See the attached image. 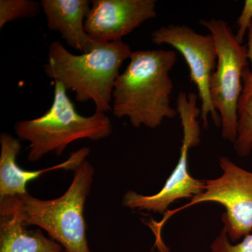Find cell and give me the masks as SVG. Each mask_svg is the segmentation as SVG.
Masks as SVG:
<instances>
[{
    "label": "cell",
    "mask_w": 252,
    "mask_h": 252,
    "mask_svg": "<svg viewBox=\"0 0 252 252\" xmlns=\"http://www.w3.org/2000/svg\"><path fill=\"white\" fill-rule=\"evenodd\" d=\"M198 96L194 93L180 92L177 99V112L180 116L183 139L178 162L160 191L143 195L134 190L126 192L122 205L131 210L165 213L176 200L193 198L202 193L205 181L194 178L189 170V151L200 142V127L198 120L201 109L197 105Z\"/></svg>",
    "instance_id": "52a82bcc"
},
{
    "label": "cell",
    "mask_w": 252,
    "mask_h": 252,
    "mask_svg": "<svg viewBox=\"0 0 252 252\" xmlns=\"http://www.w3.org/2000/svg\"><path fill=\"white\" fill-rule=\"evenodd\" d=\"M210 252H252V233L244 237L240 243L233 245L223 228L210 245Z\"/></svg>",
    "instance_id": "9a60e30c"
},
{
    "label": "cell",
    "mask_w": 252,
    "mask_h": 252,
    "mask_svg": "<svg viewBox=\"0 0 252 252\" xmlns=\"http://www.w3.org/2000/svg\"><path fill=\"white\" fill-rule=\"evenodd\" d=\"M222 175L213 180L205 181L203 193L190 199L189 203L175 210H167L160 221L148 223L152 228L155 242L162 243L163 225L177 212L203 203H217L225 207L222 215L223 227L231 241L244 238L252 230V172L248 171L230 160L220 158Z\"/></svg>",
    "instance_id": "5b68a950"
},
{
    "label": "cell",
    "mask_w": 252,
    "mask_h": 252,
    "mask_svg": "<svg viewBox=\"0 0 252 252\" xmlns=\"http://www.w3.org/2000/svg\"><path fill=\"white\" fill-rule=\"evenodd\" d=\"M41 3L33 0H0V29L15 20L35 17Z\"/></svg>",
    "instance_id": "5bb4252c"
},
{
    "label": "cell",
    "mask_w": 252,
    "mask_h": 252,
    "mask_svg": "<svg viewBox=\"0 0 252 252\" xmlns=\"http://www.w3.org/2000/svg\"><path fill=\"white\" fill-rule=\"evenodd\" d=\"M89 0H41L50 31L59 32L67 45L89 53L95 46L94 41L86 32L84 23L91 9Z\"/></svg>",
    "instance_id": "8fae6325"
},
{
    "label": "cell",
    "mask_w": 252,
    "mask_h": 252,
    "mask_svg": "<svg viewBox=\"0 0 252 252\" xmlns=\"http://www.w3.org/2000/svg\"><path fill=\"white\" fill-rule=\"evenodd\" d=\"M200 23L210 32L217 49V67L210 79L212 104L220 114L222 137L234 143L243 73L248 67V48L239 44L229 25L223 20L211 18Z\"/></svg>",
    "instance_id": "8992f818"
},
{
    "label": "cell",
    "mask_w": 252,
    "mask_h": 252,
    "mask_svg": "<svg viewBox=\"0 0 252 252\" xmlns=\"http://www.w3.org/2000/svg\"><path fill=\"white\" fill-rule=\"evenodd\" d=\"M152 41L157 45L168 44L182 55L190 70V81L198 89L203 127H208L209 115L220 127V114L212 104L210 92V77L217 63L216 46L211 34H198L187 26L168 25L154 31Z\"/></svg>",
    "instance_id": "ba28073f"
},
{
    "label": "cell",
    "mask_w": 252,
    "mask_h": 252,
    "mask_svg": "<svg viewBox=\"0 0 252 252\" xmlns=\"http://www.w3.org/2000/svg\"><path fill=\"white\" fill-rule=\"evenodd\" d=\"M252 23V0H246L243 11L238 18V31L235 34V39L240 44L243 43L244 37L249 31Z\"/></svg>",
    "instance_id": "2e32d148"
},
{
    "label": "cell",
    "mask_w": 252,
    "mask_h": 252,
    "mask_svg": "<svg viewBox=\"0 0 252 252\" xmlns=\"http://www.w3.org/2000/svg\"><path fill=\"white\" fill-rule=\"evenodd\" d=\"M129 59L114 84L113 115L128 118L135 127L157 128L177 114L170 105L174 85L170 77L177 54L170 50H144L133 51Z\"/></svg>",
    "instance_id": "6da1fadb"
},
{
    "label": "cell",
    "mask_w": 252,
    "mask_h": 252,
    "mask_svg": "<svg viewBox=\"0 0 252 252\" xmlns=\"http://www.w3.org/2000/svg\"><path fill=\"white\" fill-rule=\"evenodd\" d=\"M0 146V199L28 193V184L46 172L56 170L74 171L90 154V149L84 147L71 154L65 161L58 165L44 170H26L18 166L16 162V158L21 149V142L18 138L1 132Z\"/></svg>",
    "instance_id": "30bf717a"
},
{
    "label": "cell",
    "mask_w": 252,
    "mask_h": 252,
    "mask_svg": "<svg viewBox=\"0 0 252 252\" xmlns=\"http://www.w3.org/2000/svg\"><path fill=\"white\" fill-rule=\"evenodd\" d=\"M91 4L84 27L99 42L122 41L157 15L155 0H93Z\"/></svg>",
    "instance_id": "9c48e42d"
},
{
    "label": "cell",
    "mask_w": 252,
    "mask_h": 252,
    "mask_svg": "<svg viewBox=\"0 0 252 252\" xmlns=\"http://www.w3.org/2000/svg\"><path fill=\"white\" fill-rule=\"evenodd\" d=\"M28 227L16 215L0 216V252H64L40 228Z\"/></svg>",
    "instance_id": "7c38bea8"
},
{
    "label": "cell",
    "mask_w": 252,
    "mask_h": 252,
    "mask_svg": "<svg viewBox=\"0 0 252 252\" xmlns=\"http://www.w3.org/2000/svg\"><path fill=\"white\" fill-rule=\"evenodd\" d=\"M243 89L238 104V133L233 146L240 157L252 152V71L245 68L243 73Z\"/></svg>",
    "instance_id": "4fadbf2b"
},
{
    "label": "cell",
    "mask_w": 252,
    "mask_h": 252,
    "mask_svg": "<svg viewBox=\"0 0 252 252\" xmlns=\"http://www.w3.org/2000/svg\"><path fill=\"white\" fill-rule=\"evenodd\" d=\"M73 172L72 183L61 196L42 200L28 193L0 199V216L16 215L27 226L45 230L64 252H91L84 213L94 169L86 160Z\"/></svg>",
    "instance_id": "7a4b0ae2"
},
{
    "label": "cell",
    "mask_w": 252,
    "mask_h": 252,
    "mask_svg": "<svg viewBox=\"0 0 252 252\" xmlns=\"http://www.w3.org/2000/svg\"><path fill=\"white\" fill-rule=\"evenodd\" d=\"M130 46L124 41L99 42L89 53L74 55L59 41L51 43L46 76L59 82L66 90L75 93L78 102L94 101L95 112L112 111L111 105L114 84L123 63L130 59Z\"/></svg>",
    "instance_id": "3957f363"
},
{
    "label": "cell",
    "mask_w": 252,
    "mask_h": 252,
    "mask_svg": "<svg viewBox=\"0 0 252 252\" xmlns=\"http://www.w3.org/2000/svg\"><path fill=\"white\" fill-rule=\"evenodd\" d=\"M54 84V100L49 110L40 117L20 121L14 126L18 140L30 142V162L39 161L52 152L61 157L74 141L102 140L112 132V122L105 113L81 115L68 97L65 88L61 83Z\"/></svg>",
    "instance_id": "277c9868"
},
{
    "label": "cell",
    "mask_w": 252,
    "mask_h": 252,
    "mask_svg": "<svg viewBox=\"0 0 252 252\" xmlns=\"http://www.w3.org/2000/svg\"><path fill=\"white\" fill-rule=\"evenodd\" d=\"M248 59L251 62V66L252 71V23L248 31Z\"/></svg>",
    "instance_id": "e0dca14e"
}]
</instances>
